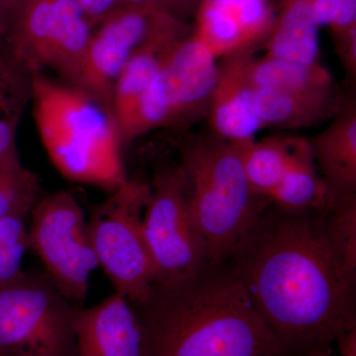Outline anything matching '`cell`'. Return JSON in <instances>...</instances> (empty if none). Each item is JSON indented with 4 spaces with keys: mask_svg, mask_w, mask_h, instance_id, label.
Here are the masks:
<instances>
[{
    "mask_svg": "<svg viewBox=\"0 0 356 356\" xmlns=\"http://www.w3.org/2000/svg\"><path fill=\"white\" fill-rule=\"evenodd\" d=\"M229 261L283 356L331 355L356 329V270L332 242L324 210L267 204Z\"/></svg>",
    "mask_w": 356,
    "mask_h": 356,
    "instance_id": "obj_1",
    "label": "cell"
},
{
    "mask_svg": "<svg viewBox=\"0 0 356 356\" xmlns=\"http://www.w3.org/2000/svg\"><path fill=\"white\" fill-rule=\"evenodd\" d=\"M133 309L142 356H283L229 259L154 285L146 303Z\"/></svg>",
    "mask_w": 356,
    "mask_h": 356,
    "instance_id": "obj_2",
    "label": "cell"
},
{
    "mask_svg": "<svg viewBox=\"0 0 356 356\" xmlns=\"http://www.w3.org/2000/svg\"><path fill=\"white\" fill-rule=\"evenodd\" d=\"M33 116L51 163L72 181L109 191L128 177L113 112L83 89L33 74Z\"/></svg>",
    "mask_w": 356,
    "mask_h": 356,
    "instance_id": "obj_3",
    "label": "cell"
},
{
    "mask_svg": "<svg viewBox=\"0 0 356 356\" xmlns=\"http://www.w3.org/2000/svg\"><path fill=\"white\" fill-rule=\"evenodd\" d=\"M187 210L208 264L228 261L268 201L252 191L242 144L212 133H186L179 147Z\"/></svg>",
    "mask_w": 356,
    "mask_h": 356,
    "instance_id": "obj_4",
    "label": "cell"
},
{
    "mask_svg": "<svg viewBox=\"0 0 356 356\" xmlns=\"http://www.w3.org/2000/svg\"><path fill=\"white\" fill-rule=\"evenodd\" d=\"M111 193L93 210L88 236L115 293L135 308L146 303L156 281L142 227L151 185L140 177L128 178Z\"/></svg>",
    "mask_w": 356,
    "mask_h": 356,
    "instance_id": "obj_5",
    "label": "cell"
},
{
    "mask_svg": "<svg viewBox=\"0 0 356 356\" xmlns=\"http://www.w3.org/2000/svg\"><path fill=\"white\" fill-rule=\"evenodd\" d=\"M79 308L46 273L0 283V356H76Z\"/></svg>",
    "mask_w": 356,
    "mask_h": 356,
    "instance_id": "obj_6",
    "label": "cell"
},
{
    "mask_svg": "<svg viewBox=\"0 0 356 356\" xmlns=\"http://www.w3.org/2000/svg\"><path fill=\"white\" fill-rule=\"evenodd\" d=\"M93 30L74 0H21L3 44L32 74L51 70L79 88Z\"/></svg>",
    "mask_w": 356,
    "mask_h": 356,
    "instance_id": "obj_7",
    "label": "cell"
},
{
    "mask_svg": "<svg viewBox=\"0 0 356 356\" xmlns=\"http://www.w3.org/2000/svg\"><path fill=\"white\" fill-rule=\"evenodd\" d=\"M218 60L192 36L185 39L147 89L125 147L158 130L188 133L206 120L216 81Z\"/></svg>",
    "mask_w": 356,
    "mask_h": 356,
    "instance_id": "obj_8",
    "label": "cell"
},
{
    "mask_svg": "<svg viewBox=\"0 0 356 356\" xmlns=\"http://www.w3.org/2000/svg\"><path fill=\"white\" fill-rule=\"evenodd\" d=\"M149 185L142 227L156 273L154 285L191 278L208 261L189 218L179 163L159 165Z\"/></svg>",
    "mask_w": 356,
    "mask_h": 356,
    "instance_id": "obj_9",
    "label": "cell"
},
{
    "mask_svg": "<svg viewBox=\"0 0 356 356\" xmlns=\"http://www.w3.org/2000/svg\"><path fill=\"white\" fill-rule=\"evenodd\" d=\"M31 215L30 245L44 273L67 299L83 303L89 277L99 266L81 205L70 192L56 191L42 196Z\"/></svg>",
    "mask_w": 356,
    "mask_h": 356,
    "instance_id": "obj_10",
    "label": "cell"
},
{
    "mask_svg": "<svg viewBox=\"0 0 356 356\" xmlns=\"http://www.w3.org/2000/svg\"><path fill=\"white\" fill-rule=\"evenodd\" d=\"M168 17L144 7H115L93 30L79 88L112 111L115 86L122 70Z\"/></svg>",
    "mask_w": 356,
    "mask_h": 356,
    "instance_id": "obj_11",
    "label": "cell"
},
{
    "mask_svg": "<svg viewBox=\"0 0 356 356\" xmlns=\"http://www.w3.org/2000/svg\"><path fill=\"white\" fill-rule=\"evenodd\" d=\"M276 0H201L192 34L217 60L264 48L273 31Z\"/></svg>",
    "mask_w": 356,
    "mask_h": 356,
    "instance_id": "obj_12",
    "label": "cell"
},
{
    "mask_svg": "<svg viewBox=\"0 0 356 356\" xmlns=\"http://www.w3.org/2000/svg\"><path fill=\"white\" fill-rule=\"evenodd\" d=\"M254 54L245 51L218 60L206 120L208 131L220 139L245 144L257 139L261 130L255 113L254 86L250 77Z\"/></svg>",
    "mask_w": 356,
    "mask_h": 356,
    "instance_id": "obj_13",
    "label": "cell"
},
{
    "mask_svg": "<svg viewBox=\"0 0 356 356\" xmlns=\"http://www.w3.org/2000/svg\"><path fill=\"white\" fill-rule=\"evenodd\" d=\"M192 34V23L168 16L128 60L115 86L112 111L125 147L134 118L147 89L175 50Z\"/></svg>",
    "mask_w": 356,
    "mask_h": 356,
    "instance_id": "obj_14",
    "label": "cell"
},
{
    "mask_svg": "<svg viewBox=\"0 0 356 356\" xmlns=\"http://www.w3.org/2000/svg\"><path fill=\"white\" fill-rule=\"evenodd\" d=\"M76 356H142V332L130 303L114 293L102 303L79 307Z\"/></svg>",
    "mask_w": 356,
    "mask_h": 356,
    "instance_id": "obj_15",
    "label": "cell"
},
{
    "mask_svg": "<svg viewBox=\"0 0 356 356\" xmlns=\"http://www.w3.org/2000/svg\"><path fill=\"white\" fill-rule=\"evenodd\" d=\"M320 177L337 197L356 195V98L343 93L341 107L321 132L309 138Z\"/></svg>",
    "mask_w": 356,
    "mask_h": 356,
    "instance_id": "obj_16",
    "label": "cell"
},
{
    "mask_svg": "<svg viewBox=\"0 0 356 356\" xmlns=\"http://www.w3.org/2000/svg\"><path fill=\"white\" fill-rule=\"evenodd\" d=\"M343 93L291 92L254 88V108L262 129L299 131L331 120L341 107Z\"/></svg>",
    "mask_w": 356,
    "mask_h": 356,
    "instance_id": "obj_17",
    "label": "cell"
},
{
    "mask_svg": "<svg viewBox=\"0 0 356 356\" xmlns=\"http://www.w3.org/2000/svg\"><path fill=\"white\" fill-rule=\"evenodd\" d=\"M320 29L308 0H276L275 22L262 49L270 57L317 64L321 63Z\"/></svg>",
    "mask_w": 356,
    "mask_h": 356,
    "instance_id": "obj_18",
    "label": "cell"
},
{
    "mask_svg": "<svg viewBox=\"0 0 356 356\" xmlns=\"http://www.w3.org/2000/svg\"><path fill=\"white\" fill-rule=\"evenodd\" d=\"M33 74L0 44V168L20 170L17 135L31 103Z\"/></svg>",
    "mask_w": 356,
    "mask_h": 356,
    "instance_id": "obj_19",
    "label": "cell"
},
{
    "mask_svg": "<svg viewBox=\"0 0 356 356\" xmlns=\"http://www.w3.org/2000/svg\"><path fill=\"white\" fill-rule=\"evenodd\" d=\"M308 144L306 138L288 135L242 144L243 168L254 193L267 200Z\"/></svg>",
    "mask_w": 356,
    "mask_h": 356,
    "instance_id": "obj_20",
    "label": "cell"
},
{
    "mask_svg": "<svg viewBox=\"0 0 356 356\" xmlns=\"http://www.w3.org/2000/svg\"><path fill=\"white\" fill-rule=\"evenodd\" d=\"M250 81L257 88L277 89L291 92H330L337 89L334 77L322 64H301L283 58L252 57Z\"/></svg>",
    "mask_w": 356,
    "mask_h": 356,
    "instance_id": "obj_21",
    "label": "cell"
},
{
    "mask_svg": "<svg viewBox=\"0 0 356 356\" xmlns=\"http://www.w3.org/2000/svg\"><path fill=\"white\" fill-rule=\"evenodd\" d=\"M337 198L318 175L308 144L267 201L283 210L318 211L325 210Z\"/></svg>",
    "mask_w": 356,
    "mask_h": 356,
    "instance_id": "obj_22",
    "label": "cell"
},
{
    "mask_svg": "<svg viewBox=\"0 0 356 356\" xmlns=\"http://www.w3.org/2000/svg\"><path fill=\"white\" fill-rule=\"evenodd\" d=\"M37 175L26 168L6 170L0 168V217L24 219L42 197Z\"/></svg>",
    "mask_w": 356,
    "mask_h": 356,
    "instance_id": "obj_23",
    "label": "cell"
},
{
    "mask_svg": "<svg viewBox=\"0 0 356 356\" xmlns=\"http://www.w3.org/2000/svg\"><path fill=\"white\" fill-rule=\"evenodd\" d=\"M324 214L332 242L348 266L356 270V195L337 198Z\"/></svg>",
    "mask_w": 356,
    "mask_h": 356,
    "instance_id": "obj_24",
    "label": "cell"
},
{
    "mask_svg": "<svg viewBox=\"0 0 356 356\" xmlns=\"http://www.w3.org/2000/svg\"><path fill=\"white\" fill-rule=\"evenodd\" d=\"M321 28L329 33L356 26V0H308Z\"/></svg>",
    "mask_w": 356,
    "mask_h": 356,
    "instance_id": "obj_25",
    "label": "cell"
},
{
    "mask_svg": "<svg viewBox=\"0 0 356 356\" xmlns=\"http://www.w3.org/2000/svg\"><path fill=\"white\" fill-rule=\"evenodd\" d=\"M201 0H118V6L144 7L192 23Z\"/></svg>",
    "mask_w": 356,
    "mask_h": 356,
    "instance_id": "obj_26",
    "label": "cell"
},
{
    "mask_svg": "<svg viewBox=\"0 0 356 356\" xmlns=\"http://www.w3.org/2000/svg\"><path fill=\"white\" fill-rule=\"evenodd\" d=\"M334 51L350 86L356 81V26L330 33Z\"/></svg>",
    "mask_w": 356,
    "mask_h": 356,
    "instance_id": "obj_27",
    "label": "cell"
},
{
    "mask_svg": "<svg viewBox=\"0 0 356 356\" xmlns=\"http://www.w3.org/2000/svg\"><path fill=\"white\" fill-rule=\"evenodd\" d=\"M29 248L30 240L0 248V283L13 280L21 273V262Z\"/></svg>",
    "mask_w": 356,
    "mask_h": 356,
    "instance_id": "obj_28",
    "label": "cell"
},
{
    "mask_svg": "<svg viewBox=\"0 0 356 356\" xmlns=\"http://www.w3.org/2000/svg\"><path fill=\"white\" fill-rule=\"evenodd\" d=\"M29 240L24 219L13 216L0 217V248Z\"/></svg>",
    "mask_w": 356,
    "mask_h": 356,
    "instance_id": "obj_29",
    "label": "cell"
},
{
    "mask_svg": "<svg viewBox=\"0 0 356 356\" xmlns=\"http://www.w3.org/2000/svg\"><path fill=\"white\" fill-rule=\"evenodd\" d=\"M95 27L118 6V0H74Z\"/></svg>",
    "mask_w": 356,
    "mask_h": 356,
    "instance_id": "obj_30",
    "label": "cell"
},
{
    "mask_svg": "<svg viewBox=\"0 0 356 356\" xmlns=\"http://www.w3.org/2000/svg\"><path fill=\"white\" fill-rule=\"evenodd\" d=\"M21 0H0V44L4 43Z\"/></svg>",
    "mask_w": 356,
    "mask_h": 356,
    "instance_id": "obj_31",
    "label": "cell"
},
{
    "mask_svg": "<svg viewBox=\"0 0 356 356\" xmlns=\"http://www.w3.org/2000/svg\"><path fill=\"white\" fill-rule=\"evenodd\" d=\"M337 343L341 356H356V329L344 334Z\"/></svg>",
    "mask_w": 356,
    "mask_h": 356,
    "instance_id": "obj_32",
    "label": "cell"
},
{
    "mask_svg": "<svg viewBox=\"0 0 356 356\" xmlns=\"http://www.w3.org/2000/svg\"><path fill=\"white\" fill-rule=\"evenodd\" d=\"M318 356H331V355H318Z\"/></svg>",
    "mask_w": 356,
    "mask_h": 356,
    "instance_id": "obj_33",
    "label": "cell"
}]
</instances>
